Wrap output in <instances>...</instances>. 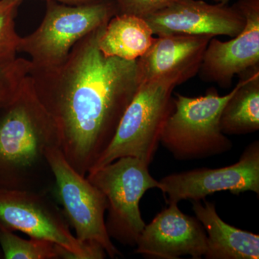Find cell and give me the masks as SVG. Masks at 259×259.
Segmentation results:
<instances>
[{
    "label": "cell",
    "mask_w": 259,
    "mask_h": 259,
    "mask_svg": "<svg viewBox=\"0 0 259 259\" xmlns=\"http://www.w3.org/2000/svg\"><path fill=\"white\" fill-rule=\"evenodd\" d=\"M102 27L76 42L60 66H31L30 71L37 97L57 127L63 154L83 177L111 142L141 86L137 60L107 57L99 49Z\"/></svg>",
    "instance_id": "cell-1"
},
{
    "label": "cell",
    "mask_w": 259,
    "mask_h": 259,
    "mask_svg": "<svg viewBox=\"0 0 259 259\" xmlns=\"http://www.w3.org/2000/svg\"><path fill=\"white\" fill-rule=\"evenodd\" d=\"M53 147L60 148L57 127L29 74L14 99L0 110V189L52 190L47 154Z\"/></svg>",
    "instance_id": "cell-2"
},
{
    "label": "cell",
    "mask_w": 259,
    "mask_h": 259,
    "mask_svg": "<svg viewBox=\"0 0 259 259\" xmlns=\"http://www.w3.org/2000/svg\"><path fill=\"white\" fill-rule=\"evenodd\" d=\"M180 84L177 76L141 83L111 142L90 171L125 156L139 158L149 166L157 151L165 123L174 110V90Z\"/></svg>",
    "instance_id": "cell-3"
},
{
    "label": "cell",
    "mask_w": 259,
    "mask_h": 259,
    "mask_svg": "<svg viewBox=\"0 0 259 259\" xmlns=\"http://www.w3.org/2000/svg\"><path fill=\"white\" fill-rule=\"evenodd\" d=\"M237 88L224 96L212 88L198 97L175 94L160 144L178 161L204 159L231 151L233 143L221 131L220 119Z\"/></svg>",
    "instance_id": "cell-4"
},
{
    "label": "cell",
    "mask_w": 259,
    "mask_h": 259,
    "mask_svg": "<svg viewBox=\"0 0 259 259\" xmlns=\"http://www.w3.org/2000/svg\"><path fill=\"white\" fill-rule=\"evenodd\" d=\"M116 14L114 0L79 5L47 2L41 23L35 31L21 37L18 53L30 56L32 69L60 66L76 42L106 25Z\"/></svg>",
    "instance_id": "cell-5"
},
{
    "label": "cell",
    "mask_w": 259,
    "mask_h": 259,
    "mask_svg": "<svg viewBox=\"0 0 259 259\" xmlns=\"http://www.w3.org/2000/svg\"><path fill=\"white\" fill-rule=\"evenodd\" d=\"M146 163L125 156L89 172L87 179L101 191L107 202V232L124 245L136 246L146 223L140 209V201L148 190L158 189Z\"/></svg>",
    "instance_id": "cell-6"
},
{
    "label": "cell",
    "mask_w": 259,
    "mask_h": 259,
    "mask_svg": "<svg viewBox=\"0 0 259 259\" xmlns=\"http://www.w3.org/2000/svg\"><path fill=\"white\" fill-rule=\"evenodd\" d=\"M47 157L54 176L53 193L75 236L83 243L101 247L110 258L119 256L105 224V195L70 165L60 148H50Z\"/></svg>",
    "instance_id": "cell-7"
},
{
    "label": "cell",
    "mask_w": 259,
    "mask_h": 259,
    "mask_svg": "<svg viewBox=\"0 0 259 259\" xmlns=\"http://www.w3.org/2000/svg\"><path fill=\"white\" fill-rule=\"evenodd\" d=\"M0 223L12 231L51 242L74 259H102L101 247L80 241L70 231L61 209L47 192L0 189Z\"/></svg>",
    "instance_id": "cell-8"
},
{
    "label": "cell",
    "mask_w": 259,
    "mask_h": 259,
    "mask_svg": "<svg viewBox=\"0 0 259 259\" xmlns=\"http://www.w3.org/2000/svg\"><path fill=\"white\" fill-rule=\"evenodd\" d=\"M158 190L167 204L181 201L199 202L207 196L228 191L233 194L245 192L259 194V142L245 148L238 162L223 168H199L163 177Z\"/></svg>",
    "instance_id": "cell-9"
},
{
    "label": "cell",
    "mask_w": 259,
    "mask_h": 259,
    "mask_svg": "<svg viewBox=\"0 0 259 259\" xmlns=\"http://www.w3.org/2000/svg\"><path fill=\"white\" fill-rule=\"evenodd\" d=\"M234 5L245 19L244 28L228 41L212 37L199 71L204 81L223 89L231 88L236 75L259 66V0H239Z\"/></svg>",
    "instance_id": "cell-10"
},
{
    "label": "cell",
    "mask_w": 259,
    "mask_h": 259,
    "mask_svg": "<svg viewBox=\"0 0 259 259\" xmlns=\"http://www.w3.org/2000/svg\"><path fill=\"white\" fill-rule=\"evenodd\" d=\"M153 35H209L237 36L245 19L236 5L229 6L203 0H180L144 18Z\"/></svg>",
    "instance_id": "cell-11"
},
{
    "label": "cell",
    "mask_w": 259,
    "mask_h": 259,
    "mask_svg": "<svg viewBox=\"0 0 259 259\" xmlns=\"http://www.w3.org/2000/svg\"><path fill=\"white\" fill-rule=\"evenodd\" d=\"M136 247L135 252L146 258L190 255L200 259L207 250V235L197 218L182 212L178 204L171 203L146 224Z\"/></svg>",
    "instance_id": "cell-12"
},
{
    "label": "cell",
    "mask_w": 259,
    "mask_h": 259,
    "mask_svg": "<svg viewBox=\"0 0 259 259\" xmlns=\"http://www.w3.org/2000/svg\"><path fill=\"white\" fill-rule=\"evenodd\" d=\"M209 35H158L144 56L137 59L140 83L177 76L182 83L199 74Z\"/></svg>",
    "instance_id": "cell-13"
},
{
    "label": "cell",
    "mask_w": 259,
    "mask_h": 259,
    "mask_svg": "<svg viewBox=\"0 0 259 259\" xmlns=\"http://www.w3.org/2000/svg\"><path fill=\"white\" fill-rule=\"evenodd\" d=\"M196 218L207 235V259H258L259 236L223 221L215 204L204 200L192 202Z\"/></svg>",
    "instance_id": "cell-14"
},
{
    "label": "cell",
    "mask_w": 259,
    "mask_h": 259,
    "mask_svg": "<svg viewBox=\"0 0 259 259\" xmlns=\"http://www.w3.org/2000/svg\"><path fill=\"white\" fill-rule=\"evenodd\" d=\"M152 29L144 18L132 14L114 15L100 30L99 49L107 57L135 61L152 45Z\"/></svg>",
    "instance_id": "cell-15"
},
{
    "label": "cell",
    "mask_w": 259,
    "mask_h": 259,
    "mask_svg": "<svg viewBox=\"0 0 259 259\" xmlns=\"http://www.w3.org/2000/svg\"><path fill=\"white\" fill-rule=\"evenodd\" d=\"M238 88L220 119L225 135H245L259 130V66L240 76Z\"/></svg>",
    "instance_id": "cell-16"
},
{
    "label": "cell",
    "mask_w": 259,
    "mask_h": 259,
    "mask_svg": "<svg viewBox=\"0 0 259 259\" xmlns=\"http://www.w3.org/2000/svg\"><path fill=\"white\" fill-rule=\"evenodd\" d=\"M0 246L6 259L72 258L70 253L51 242L30 238L26 240L0 223Z\"/></svg>",
    "instance_id": "cell-17"
},
{
    "label": "cell",
    "mask_w": 259,
    "mask_h": 259,
    "mask_svg": "<svg viewBox=\"0 0 259 259\" xmlns=\"http://www.w3.org/2000/svg\"><path fill=\"white\" fill-rule=\"evenodd\" d=\"M22 0H0V63L16 59L21 37L15 29V18Z\"/></svg>",
    "instance_id": "cell-18"
},
{
    "label": "cell",
    "mask_w": 259,
    "mask_h": 259,
    "mask_svg": "<svg viewBox=\"0 0 259 259\" xmlns=\"http://www.w3.org/2000/svg\"><path fill=\"white\" fill-rule=\"evenodd\" d=\"M30 69L31 63L24 58L0 63V110L14 99Z\"/></svg>",
    "instance_id": "cell-19"
},
{
    "label": "cell",
    "mask_w": 259,
    "mask_h": 259,
    "mask_svg": "<svg viewBox=\"0 0 259 259\" xmlns=\"http://www.w3.org/2000/svg\"><path fill=\"white\" fill-rule=\"evenodd\" d=\"M117 13L132 14L145 18L168 8L180 0H114Z\"/></svg>",
    "instance_id": "cell-20"
},
{
    "label": "cell",
    "mask_w": 259,
    "mask_h": 259,
    "mask_svg": "<svg viewBox=\"0 0 259 259\" xmlns=\"http://www.w3.org/2000/svg\"><path fill=\"white\" fill-rule=\"evenodd\" d=\"M22 1H23V0H22ZM45 1L56 2V3L69 5H79L88 4V3H94V2L99 1V0H45Z\"/></svg>",
    "instance_id": "cell-21"
},
{
    "label": "cell",
    "mask_w": 259,
    "mask_h": 259,
    "mask_svg": "<svg viewBox=\"0 0 259 259\" xmlns=\"http://www.w3.org/2000/svg\"><path fill=\"white\" fill-rule=\"evenodd\" d=\"M212 1H214L215 3H218V4L226 5H228L230 0H212Z\"/></svg>",
    "instance_id": "cell-22"
}]
</instances>
